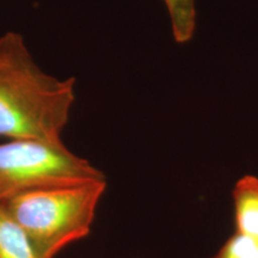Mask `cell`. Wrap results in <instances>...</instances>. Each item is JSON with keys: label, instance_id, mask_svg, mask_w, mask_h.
Masks as SVG:
<instances>
[{"label": "cell", "instance_id": "5", "mask_svg": "<svg viewBox=\"0 0 258 258\" xmlns=\"http://www.w3.org/2000/svg\"><path fill=\"white\" fill-rule=\"evenodd\" d=\"M0 258H42L21 225L0 205Z\"/></svg>", "mask_w": 258, "mask_h": 258}, {"label": "cell", "instance_id": "7", "mask_svg": "<svg viewBox=\"0 0 258 258\" xmlns=\"http://www.w3.org/2000/svg\"><path fill=\"white\" fill-rule=\"evenodd\" d=\"M211 258H258V240L234 232Z\"/></svg>", "mask_w": 258, "mask_h": 258}, {"label": "cell", "instance_id": "1", "mask_svg": "<svg viewBox=\"0 0 258 258\" xmlns=\"http://www.w3.org/2000/svg\"><path fill=\"white\" fill-rule=\"evenodd\" d=\"M74 102L76 79L44 72L18 32L0 36V138L63 145Z\"/></svg>", "mask_w": 258, "mask_h": 258}, {"label": "cell", "instance_id": "3", "mask_svg": "<svg viewBox=\"0 0 258 258\" xmlns=\"http://www.w3.org/2000/svg\"><path fill=\"white\" fill-rule=\"evenodd\" d=\"M99 178H105L102 171L64 145L35 140L0 143V203L37 186Z\"/></svg>", "mask_w": 258, "mask_h": 258}, {"label": "cell", "instance_id": "4", "mask_svg": "<svg viewBox=\"0 0 258 258\" xmlns=\"http://www.w3.org/2000/svg\"><path fill=\"white\" fill-rule=\"evenodd\" d=\"M232 200L235 232L258 240V177L246 175L238 179Z\"/></svg>", "mask_w": 258, "mask_h": 258}, {"label": "cell", "instance_id": "2", "mask_svg": "<svg viewBox=\"0 0 258 258\" xmlns=\"http://www.w3.org/2000/svg\"><path fill=\"white\" fill-rule=\"evenodd\" d=\"M105 189V178L55 183L29 189L0 205L27 232L42 258H54L90 234Z\"/></svg>", "mask_w": 258, "mask_h": 258}, {"label": "cell", "instance_id": "6", "mask_svg": "<svg viewBox=\"0 0 258 258\" xmlns=\"http://www.w3.org/2000/svg\"><path fill=\"white\" fill-rule=\"evenodd\" d=\"M176 42L191 40L196 28V0H164Z\"/></svg>", "mask_w": 258, "mask_h": 258}]
</instances>
